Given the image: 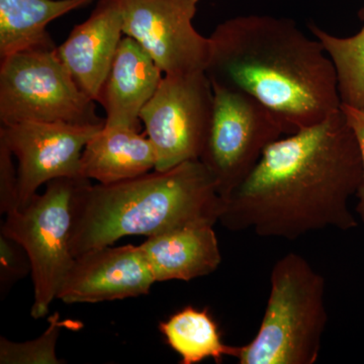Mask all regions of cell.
<instances>
[{
    "label": "cell",
    "mask_w": 364,
    "mask_h": 364,
    "mask_svg": "<svg viewBox=\"0 0 364 364\" xmlns=\"http://www.w3.org/2000/svg\"><path fill=\"white\" fill-rule=\"evenodd\" d=\"M56 46L0 59V123L102 124L95 102L79 88Z\"/></svg>",
    "instance_id": "8992f818"
},
{
    "label": "cell",
    "mask_w": 364,
    "mask_h": 364,
    "mask_svg": "<svg viewBox=\"0 0 364 364\" xmlns=\"http://www.w3.org/2000/svg\"><path fill=\"white\" fill-rule=\"evenodd\" d=\"M222 208L217 182L200 160L116 183L87 181L76 200L71 253L75 258L132 235L152 237L186 225H215Z\"/></svg>",
    "instance_id": "3957f363"
},
{
    "label": "cell",
    "mask_w": 364,
    "mask_h": 364,
    "mask_svg": "<svg viewBox=\"0 0 364 364\" xmlns=\"http://www.w3.org/2000/svg\"><path fill=\"white\" fill-rule=\"evenodd\" d=\"M212 86V117L200 160L214 176L223 200L249 176L268 146L289 132L255 98L219 83Z\"/></svg>",
    "instance_id": "52a82bcc"
},
{
    "label": "cell",
    "mask_w": 364,
    "mask_h": 364,
    "mask_svg": "<svg viewBox=\"0 0 364 364\" xmlns=\"http://www.w3.org/2000/svg\"><path fill=\"white\" fill-rule=\"evenodd\" d=\"M90 179L59 178L48 182L23 207L6 215L0 233L21 244L32 264L33 303L31 315L45 317L58 296L74 257L70 242L76 200Z\"/></svg>",
    "instance_id": "5b68a950"
},
{
    "label": "cell",
    "mask_w": 364,
    "mask_h": 364,
    "mask_svg": "<svg viewBox=\"0 0 364 364\" xmlns=\"http://www.w3.org/2000/svg\"><path fill=\"white\" fill-rule=\"evenodd\" d=\"M166 343L181 356L182 364L202 363L213 358L221 363L224 358H237L239 346L224 343L217 323L208 309L188 306L159 324Z\"/></svg>",
    "instance_id": "e0dca14e"
},
{
    "label": "cell",
    "mask_w": 364,
    "mask_h": 364,
    "mask_svg": "<svg viewBox=\"0 0 364 364\" xmlns=\"http://www.w3.org/2000/svg\"><path fill=\"white\" fill-rule=\"evenodd\" d=\"M212 82L205 71L164 75L140 114L156 153L155 170L200 160L212 117Z\"/></svg>",
    "instance_id": "ba28073f"
},
{
    "label": "cell",
    "mask_w": 364,
    "mask_h": 364,
    "mask_svg": "<svg viewBox=\"0 0 364 364\" xmlns=\"http://www.w3.org/2000/svg\"><path fill=\"white\" fill-rule=\"evenodd\" d=\"M124 33L136 41L164 75L205 71L210 38L193 26L200 0H116Z\"/></svg>",
    "instance_id": "9c48e42d"
},
{
    "label": "cell",
    "mask_w": 364,
    "mask_h": 364,
    "mask_svg": "<svg viewBox=\"0 0 364 364\" xmlns=\"http://www.w3.org/2000/svg\"><path fill=\"white\" fill-rule=\"evenodd\" d=\"M163 77L164 73L142 46L124 35L97 98L105 112V126L142 129L141 112Z\"/></svg>",
    "instance_id": "4fadbf2b"
},
{
    "label": "cell",
    "mask_w": 364,
    "mask_h": 364,
    "mask_svg": "<svg viewBox=\"0 0 364 364\" xmlns=\"http://www.w3.org/2000/svg\"><path fill=\"white\" fill-rule=\"evenodd\" d=\"M102 124L25 122L0 126V141L18 161L20 205H25L48 182L81 177V156Z\"/></svg>",
    "instance_id": "30bf717a"
},
{
    "label": "cell",
    "mask_w": 364,
    "mask_h": 364,
    "mask_svg": "<svg viewBox=\"0 0 364 364\" xmlns=\"http://www.w3.org/2000/svg\"><path fill=\"white\" fill-rule=\"evenodd\" d=\"M208 38L210 80L255 98L282 119L289 135L341 109L331 59L294 21L236 16L220 23Z\"/></svg>",
    "instance_id": "7a4b0ae2"
},
{
    "label": "cell",
    "mask_w": 364,
    "mask_h": 364,
    "mask_svg": "<svg viewBox=\"0 0 364 364\" xmlns=\"http://www.w3.org/2000/svg\"><path fill=\"white\" fill-rule=\"evenodd\" d=\"M14 155L0 141V213L6 215L20 205L18 167L14 166Z\"/></svg>",
    "instance_id": "44dd1931"
},
{
    "label": "cell",
    "mask_w": 364,
    "mask_h": 364,
    "mask_svg": "<svg viewBox=\"0 0 364 364\" xmlns=\"http://www.w3.org/2000/svg\"><path fill=\"white\" fill-rule=\"evenodd\" d=\"M363 178L358 141L340 109L270 144L223 198L219 223L230 231L289 241L326 228L348 231L358 226L349 200Z\"/></svg>",
    "instance_id": "6da1fadb"
},
{
    "label": "cell",
    "mask_w": 364,
    "mask_h": 364,
    "mask_svg": "<svg viewBox=\"0 0 364 364\" xmlns=\"http://www.w3.org/2000/svg\"><path fill=\"white\" fill-rule=\"evenodd\" d=\"M76 322L61 320L59 313L49 318V327L39 337L31 341H9L0 337V363L1 364H60L62 360L57 358V340L64 328L78 329Z\"/></svg>",
    "instance_id": "d6986e66"
},
{
    "label": "cell",
    "mask_w": 364,
    "mask_h": 364,
    "mask_svg": "<svg viewBox=\"0 0 364 364\" xmlns=\"http://www.w3.org/2000/svg\"><path fill=\"white\" fill-rule=\"evenodd\" d=\"M364 21V9L359 11ZM311 32L323 45L336 71L342 105L364 109V26L351 37L340 38L316 25Z\"/></svg>",
    "instance_id": "ac0fdd59"
},
{
    "label": "cell",
    "mask_w": 364,
    "mask_h": 364,
    "mask_svg": "<svg viewBox=\"0 0 364 364\" xmlns=\"http://www.w3.org/2000/svg\"><path fill=\"white\" fill-rule=\"evenodd\" d=\"M80 164L81 177L116 183L154 170L156 153L142 129L105 124L86 144Z\"/></svg>",
    "instance_id": "9a60e30c"
},
{
    "label": "cell",
    "mask_w": 364,
    "mask_h": 364,
    "mask_svg": "<svg viewBox=\"0 0 364 364\" xmlns=\"http://www.w3.org/2000/svg\"><path fill=\"white\" fill-rule=\"evenodd\" d=\"M32 273L30 257L18 242L0 233V296Z\"/></svg>",
    "instance_id": "ffe728a7"
},
{
    "label": "cell",
    "mask_w": 364,
    "mask_h": 364,
    "mask_svg": "<svg viewBox=\"0 0 364 364\" xmlns=\"http://www.w3.org/2000/svg\"><path fill=\"white\" fill-rule=\"evenodd\" d=\"M95 0H0V59L55 46L47 26Z\"/></svg>",
    "instance_id": "2e32d148"
},
{
    "label": "cell",
    "mask_w": 364,
    "mask_h": 364,
    "mask_svg": "<svg viewBox=\"0 0 364 364\" xmlns=\"http://www.w3.org/2000/svg\"><path fill=\"white\" fill-rule=\"evenodd\" d=\"M214 226L198 223L148 237L140 247L156 282H191L215 272L222 256Z\"/></svg>",
    "instance_id": "5bb4252c"
},
{
    "label": "cell",
    "mask_w": 364,
    "mask_h": 364,
    "mask_svg": "<svg viewBox=\"0 0 364 364\" xmlns=\"http://www.w3.org/2000/svg\"><path fill=\"white\" fill-rule=\"evenodd\" d=\"M124 36L123 16L116 0H98L87 20L74 26L57 48L79 88L97 102Z\"/></svg>",
    "instance_id": "7c38bea8"
},
{
    "label": "cell",
    "mask_w": 364,
    "mask_h": 364,
    "mask_svg": "<svg viewBox=\"0 0 364 364\" xmlns=\"http://www.w3.org/2000/svg\"><path fill=\"white\" fill-rule=\"evenodd\" d=\"M156 282L140 246L112 245L76 256L57 299L66 304H97L150 293Z\"/></svg>",
    "instance_id": "8fae6325"
},
{
    "label": "cell",
    "mask_w": 364,
    "mask_h": 364,
    "mask_svg": "<svg viewBox=\"0 0 364 364\" xmlns=\"http://www.w3.org/2000/svg\"><path fill=\"white\" fill-rule=\"evenodd\" d=\"M341 109L346 117L347 123L355 135L359 151H360L361 160H363V178L358 193V203L356 210L364 223V109L342 105Z\"/></svg>",
    "instance_id": "7402d4cb"
},
{
    "label": "cell",
    "mask_w": 364,
    "mask_h": 364,
    "mask_svg": "<svg viewBox=\"0 0 364 364\" xmlns=\"http://www.w3.org/2000/svg\"><path fill=\"white\" fill-rule=\"evenodd\" d=\"M328 322L325 279L296 253L273 265L270 293L257 334L239 346L240 364H314Z\"/></svg>",
    "instance_id": "277c9868"
}]
</instances>
